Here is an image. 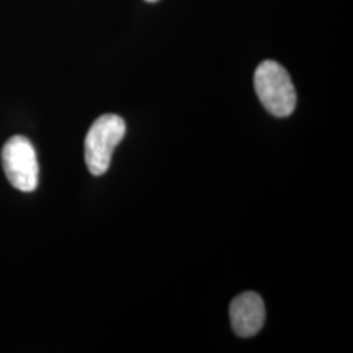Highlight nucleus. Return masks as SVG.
I'll return each instance as SVG.
<instances>
[{"label": "nucleus", "instance_id": "1", "mask_svg": "<svg viewBox=\"0 0 353 353\" xmlns=\"http://www.w3.org/2000/svg\"><path fill=\"white\" fill-rule=\"evenodd\" d=\"M256 94L268 113L284 118L294 112L297 103L296 89L287 70L274 61L258 65L254 75Z\"/></svg>", "mask_w": 353, "mask_h": 353}, {"label": "nucleus", "instance_id": "2", "mask_svg": "<svg viewBox=\"0 0 353 353\" xmlns=\"http://www.w3.org/2000/svg\"><path fill=\"white\" fill-rule=\"evenodd\" d=\"M126 134L125 121L115 114H105L94 121L85 138V163L93 176L108 172L115 147Z\"/></svg>", "mask_w": 353, "mask_h": 353}, {"label": "nucleus", "instance_id": "5", "mask_svg": "<svg viewBox=\"0 0 353 353\" xmlns=\"http://www.w3.org/2000/svg\"><path fill=\"white\" fill-rule=\"evenodd\" d=\"M145 1H151V3H154V1H159V0H145Z\"/></svg>", "mask_w": 353, "mask_h": 353}, {"label": "nucleus", "instance_id": "3", "mask_svg": "<svg viewBox=\"0 0 353 353\" xmlns=\"http://www.w3.org/2000/svg\"><path fill=\"white\" fill-rule=\"evenodd\" d=\"M1 161L7 179L14 189L30 192L37 189V154L26 137L16 135L8 140L1 151Z\"/></svg>", "mask_w": 353, "mask_h": 353}, {"label": "nucleus", "instance_id": "4", "mask_svg": "<svg viewBox=\"0 0 353 353\" xmlns=\"http://www.w3.org/2000/svg\"><path fill=\"white\" fill-rule=\"evenodd\" d=\"M232 327L241 338H250L261 331L265 319L263 300L254 292L236 297L229 309Z\"/></svg>", "mask_w": 353, "mask_h": 353}]
</instances>
